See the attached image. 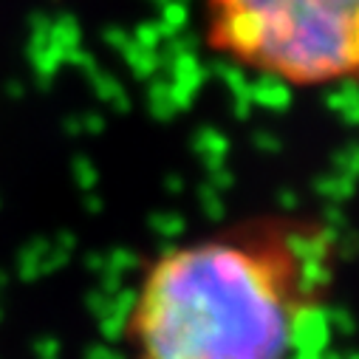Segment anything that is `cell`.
<instances>
[{"instance_id":"obj_2","label":"cell","mask_w":359,"mask_h":359,"mask_svg":"<svg viewBox=\"0 0 359 359\" xmlns=\"http://www.w3.org/2000/svg\"><path fill=\"white\" fill-rule=\"evenodd\" d=\"M210 54L294 91L359 85V0H201Z\"/></svg>"},{"instance_id":"obj_1","label":"cell","mask_w":359,"mask_h":359,"mask_svg":"<svg viewBox=\"0 0 359 359\" xmlns=\"http://www.w3.org/2000/svg\"><path fill=\"white\" fill-rule=\"evenodd\" d=\"M323 224L263 215L161 246L122 314L125 359H294L334 280Z\"/></svg>"}]
</instances>
